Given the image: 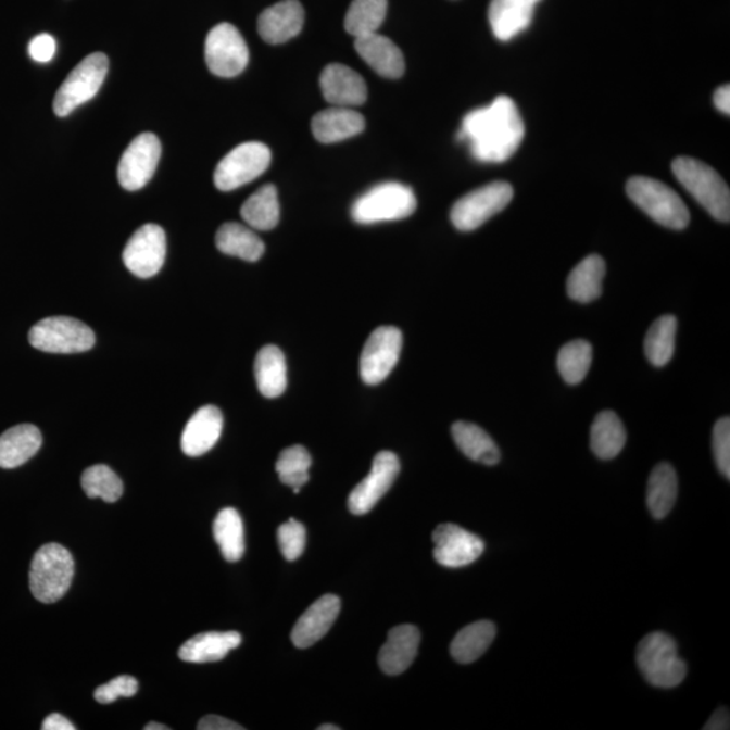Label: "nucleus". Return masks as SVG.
<instances>
[{
	"label": "nucleus",
	"mask_w": 730,
	"mask_h": 730,
	"mask_svg": "<svg viewBox=\"0 0 730 730\" xmlns=\"http://www.w3.org/2000/svg\"><path fill=\"white\" fill-rule=\"evenodd\" d=\"M524 136L521 114L513 99L506 96L468 113L458 133V138L468 142L473 156L482 163L506 162L518 151Z\"/></svg>",
	"instance_id": "nucleus-1"
},
{
	"label": "nucleus",
	"mask_w": 730,
	"mask_h": 730,
	"mask_svg": "<svg viewBox=\"0 0 730 730\" xmlns=\"http://www.w3.org/2000/svg\"><path fill=\"white\" fill-rule=\"evenodd\" d=\"M672 173L712 217L729 223V187L715 168L693 158H678L674 160Z\"/></svg>",
	"instance_id": "nucleus-2"
},
{
	"label": "nucleus",
	"mask_w": 730,
	"mask_h": 730,
	"mask_svg": "<svg viewBox=\"0 0 730 730\" xmlns=\"http://www.w3.org/2000/svg\"><path fill=\"white\" fill-rule=\"evenodd\" d=\"M74 574V557L66 548L56 543L41 546L30 566L33 596L41 604H54L70 590Z\"/></svg>",
	"instance_id": "nucleus-3"
},
{
	"label": "nucleus",
	"mask_w": 730,
	"mask_h": 730,
	"mask_svg": "<svg viewBox=\"0 0 730 730\" xmlns=\"http://www.w3.org/2000/svg\"><path fill=\"white\" fill-rule=\"evenodd\" d=\"M417 198L411 187L402 182L387 181L370 188L353 203V221L373 225L411 217L416 212Z\"/></svg>",
	"instance_id": "nucleus-4"
},
{
	"label": "nucleus",
	"mask_w": 730,
	"mask_h": 730,
	"mask_svg": "<svg viewBox=\"0 0 730 730\" xmlns=\"http://www.w3.org/2000/svg\"><path fill=\"white\" fill-rule=\"evenodd\" d=\"M627 193L635 206L668 229L682 230L690 223L688 206L665 182L634 176L628 181Z\"/></svg>",
	"instance_id": "nucleus-5"
},
{
	"label": "nucleus",
	"mask_w": 730,
	"mask_h": 730,
	"mask_svg": "<svg viewBox=\"0 0 730 730\" xmlns=\"http://www.w3.org/2000/svg\"><path fill=\"white\" fill-rule=\"evenodd\" d=\"M638 666L646 682L660 689L677 688L688 674L677 643L662 632L651 633L640 641Z\"/></svg>",
	"instance_id": "nucleus-6"
},
{
	"label": "nucleus",
	"mask_w": 730,
	"mask_h": 730,
	"mask_svg": "<svg viewBox=\"0 0 730 730\" xmlns=\"http://www.w3.org/2000/svg\"><path fill=\"white\" fill-rule=\"evenodd\" d=\"M108 71L109 59L104 53H92L81 60L60 86L53 101L54 114L66 117L81 104L91 101L101 90Z\"/></svg>",
	"instance_id": "nucleus-7"
},
{
	"label": "nucleus",
	"mask_w": 730,
	"mask_h": 730,
	"mask_svg": "<svg viewBox=\"0 0 730 730\" xmlns=\"http://www.w3.org/2000/svg\"><path fill=\"white\" fill-rule=\"evenodd\" d=\"M514 190L506 181H492L458 199L451 210V221L457 230L480 228L495 214L508 206Z\"/></svg>",
	"instance_id": "nucleus-8"
},
{
	"label": "nucleus",
	"mask_w": 730,
	"mask_h": 730,
	"mask_svg": "<svg viewBox=\"0 0 730 730\" xmlns=\"http://www.w3.org/2000/svg\"><path fill=\"white\" fill-rule=\"evenodd\" d=\"M33 348L48 353H79L90 351L96 335L81 320L70 317L41 319L29 331Z\"/></svg>",
	"instance_id": "nucleus-9"
},
{
	"label": "nucleus",
	"mask_w": 730,
	"mask_h": 730,
	"mask_svg": "<svg viewBox=\"0 0 730 730\" xmlns=\"http://www.w3.org/2000/svg\"><path fill=\"white\" fill-rule=\"evenodd\" d=\"M270 164V151L265 143L246 142L221 160L214 173L219 191H234L257 179Z\"/></svg>",
	"instance_id": "nucleus-10"
},
{
	"label": "nucleus",
	"mask_w": 730,
	"mask_h": 730,
	"mask_svg": "<svg viewBox=\"0 0 730 730\" xmlns=\"http://www.w3.org/2000/svg\"><path fill=\"white\" fill-rule=\"evenodd\" d=\"M204 58L210 72L219 77H235L247 68L249 51L239 29L219 24L210 30L204 43Z\"/></svg>",
	"instance_id": "nucleus-11"
},
{
	"label": "nucleus",
	"mask_w": 730,
	"mask_h": 730,
	"mask_svg": "<svg viewBox=\"0 0 730 730\" xmlns=\"http://www.w3.org/2000/svg\"><path fill=\"white\" fill-rule=\"evenodd\" d=\"M167 256V237L162 226L147 224L130 237L124 249V263L137 278L149 279L160 273Z\"/></svg>",
	"instance_id": "nucleus-12"
},
{
	"label": "nucleus",
	"mask_w": 730,
	"mask_h": 730,
	"mask_svg": "<svg viewBox=\"0 0 730 730\" xmlns=\"http://www.w3.org/2000/svg\"><path fill=\"white\" fill-rule=\"evenodd\" d=\"M403 337L394 326H381L373 331L363 348L361 376L364 383H381L394 369L402 351Z\"/></svg>",
	"instance_id": "nucleus-13"
},
{
	"label": "nucleus",
	"mask_w": 730,
	"mask_h": 730,
	"mask_svg": "<svg viewBox=\"0 0 730 730\" xmlns=\"http://www.w3.org/2000/svg\"><path fill=\"white\" fill-rule=\"evenodd\" d=\"M162 143L153 133H142L127 147L118 165L119 185L127 191L146 187L156 173Z\"/></svg>",
	"instance_id": "nucleus-14"
},
{
	"label": "nucleus",
	"mask_w": 730,
	"mask_h": 730,
	"mask_svg": "<svg viewBox=\"0 0 730 730\" xmlns=\"http://www.w3.org/2000/svg\"><path fill=\"white\" fill-rule=\"evenodd\" d=\"M401 471L400 458L390 451H381L375 456L373 468L348 498V507L355 516H364L376 506L391 489Z\"/></svg>",
	"instance_id": "nucleus-15"
},
{
	"label": "nucleus",
	"mask_w": 730,
	"mask_h": 730,
	"mask_svg": "<svg viewBox=\"0 0 730 730\" xmlns=\"http://www.w3.org/2000/svg\"><path fill=\"white\" fill-rule=\"evenodd\" d=\"M431 538L436 562L446 568L469 566L484 552L482 539L455 524L439 525Z\"/></svg>",
	"instance_id": "nucleus-16"
},
{
	"label": "nucleus",
	"mask_w": 730,
	"mask_h": 730,
	"mask_svg": "<svg viewBox=\"0 0 730 730\" xmlns=\"http://www.w3.org/2000/svg\"><path fill=\"white\" fill-rule=\"evenodd\" d=\"M320 91L329 103L339 108H355L367 101V85L356 71L342 64L326 66L319 77Z\"/></svg>",
	"instance_id": "nucleus-17"
},
{
	"label": "nucleus",
	"mask_w": 730,
	"mask_h": 730,
	"mask_svg": "<svg viewBox=\"0 0 730 730\" xmlns=\"http://www.w3.org/2000/svg\"><path fill=\"white\" fill-rule=\"evenodd\" d=\"M304 10L300 0H281L259 16L260 37L270 46L290 41L302 32Z\"/></svg>",
	"instance_id": "nucleus-18"
},
{
	"label": "nucleus",
	"mask_w": 730,
	"mask_h": 730,
	"mask_svg": "<svg viewBox=\"0 0 730 730\" xmlns=\"http://www.w3.org/2000/svg\"><path fill=\"white\" fill-rule=\"evenodd\" d=\"M341 611V601L339 596L326 594L315 601L306 612L302 614L294 629H292L291 640L297 649H309V646L318 643L339 617Z\"/></svg>",
	"instance_id": "nucleus-19"
},
{
	"label": "nucleus",
	"mask_w": 730,
	"mask_h": 730,
	"mask_svg": "<svg viewBox=\"0 0 730 730\" xmlns=\"http://www.w3.org/2000/svg\"><path fill=\"white\" fill-rule=\"evenodd\" d=\"M421 633L414 625H398L387 635V641L379 652V666L387 675L405 672L416 660Z\"/></svg>",
	"instance_id": "nucleus-20"
},
{
	"label": "nucleus",
	"mask_w": 730,
	"mask_h": 730,
	"mask_svg": "<svg viewBox=\"0 0 730 730\" xmlns=\"http://www.w3.org/2000/svg\"><path fill=\"white\" fill-rule=\"evenodd\" d=\"M223 428L224 417L218 407L209 405L199 408L182 430V452L191 457L204 455L217 444Z\"/></svg>",
	"instance_id": "nucleus-21"
},
{
	"label": "nucleus",
	"mask_w": 730,
	"mask_h": 730,
	"mask_svg": "<svg viewBox=\"0 0 730 730\" xmlns=\"http://www.w3.org/2000/svg\"><path fill=\"white\" fill-rule=\"evenodd\" d=\"M541 0H491L489 21L501 41H511L532 24L536 5Z\"/></svg>",
	"instance_id": "nucleus-22"
},
{
	"label": "nucleus",
	"mask_w": 730,
	"mask_h": 730,
	"mask_svg": "<svg viewBox=\"0 0 730 730\" xmlns=\"http://www.w3.org/2000/svg\"><path fill=\"white\" fill-rule=\"evenodd\" d=\"M355 49L358 56L376 74L387 77V79H400L405 74V58H403L401 49L390 38L380 36L378 33L357 37Z\"/></svg>",
	"instance_id": "nucleus-23"
},
{
	"label": "nucleus",
	"mask_w": 730,
	"mask_h": 730,
	"mask_svg": "<svg viewBox=\"0 0 730 730\" xmlns=\"http://www.w3.org/2000/svg\"><path fill=\"white\" fill-rule=\"evenodd\" d=\"M365 119L351 108L333 106L314 115L312 130L317 141L335 143L361 135Z\"/></svg>",
	"instance_id": "nucleus-24"
},
{
	"label": "nucleus",
	"mask_w": 730,
	"mask_h": 730,
	"mask_svg": "<svg viewBox=\"0 0 730 730\" xmlns=\"http://www.w3.org/2000/svg\"><path fill=\"white\" fill-rule=\"evenodd\" d=\"M42 445V435L35 425L22 424L0 436V468L22 466L36 455Z\"/></svg>",
	"instance_id": "nucleus-25"
},
{
	"label": "nucleus",
	"mask_w": 730,
	"mask_h": 730,
	"mask_svg": "<svg viewBox=\"0 0 730 730\" xmlns=\"http://www.w3.org/2000/svg\"><path fill=\"white\" fill-rule=\"evenodd\" d=\"M241 634L237 632H207L193 635L180 646L178 655L187 663H212L223 660L231 650L240 646Z\"/></svg>",
	"instance_id": "nucleus-26"
},
{
	"label": "nucleus",
	"mask_w": 730,
	"mask_h": 730,
	"mask_svg": "<svg viewBox=\"0 0 730 730\" xmlns=\"http://www.w3.org/2000/svg\"><path fill=\"white\" fill-rule=\"evenodd\" d=\"M605 275V260L600 254H590L569 274L567 279L568 297L580 303L599 300L602 294Z\"/></svg>",
	"instance_id": "nucleus-27"
},
{
	"label": "nucleus",
	"mask_w": 730,
	"mask_h": 730,
	"mask_svg": "<svg viewBox=\"0 0 730 730\" xmlns=\"http://www.w3.org/2000/svg\"><path fill=\"white\" fill-rule=\"evenodd\" d=\"M254 378L265 398H278L287 389V363L280 348H262L254 361Z\"/></svg>",
	"instance_id": "nucleus-28"
},
{
	"label": "nucleus",
	"mask_w": 730,
	"mask_h": 730,
	"mask_svg": "<svg viewBox=\"0 0 730 730\" xmlns=\"http://www.w3.org/2000/svg\"><path fill=\"white\" fill-rule=\"evenodd\" d=\"M452 437L458 450L471 461L484 464V466H495L500 462V450L494 440L480 426L457 421L452 426Z\"/></svg>",
	"instance_id": "nucleus-29"
},
{
	"label": "nucleus",
	"mask_w": 730,
	"mask_h": 730,
	"mask_svg": "<svg viewBox=\"0 0 730 730\" xmlns=\"http://www.w3.org/2000/svg\"><path fill=\"white\" fill-rule=\"evenodd\" d=\"M625 444H627V430L621 419L612 411L600 413L591 426V450L602 461H612L621 453Z\"/></svg>",
	"instance_id": "nucleus-30"
},
{
	"label": "nucleus",
	"mask_w": 730,
	"mask_h": 730,
	"mask_svg": "<svg viewBox=\"0 0 730 730\" xmlns=\"http://www.w3.org/2000/svg\"><path fill=\"white\" fill-rule=\"evenodd\" d=\"M678 498V477L671 464L660 463L651 473L646 505L652 516L663 519L672 511Z\"/></svg>",
	"instance_id": "nucleus-31"
},
{
	"label": "nucleus",
	"mask_w": 730,
	"mask_h": 730,
	"mask_svg": "<svg viewBox=\"0 0 730 730\" xmlns=\"http://www.w3.org/2000/svg\"><path fill=\"white\" fill-rule=\"evenodd\" d=\"M215 243L221 252L246 262H257L265 251L262 239L247 226L237 223L221 226L215 236Z\"/></svg>",
	"instance_id": "nucleus-32"
},
{
	"label": "nucleus",
	"mask_w": 730,
	"mask_h": 730,
	"mask_svg": "<svg viewBox=\"0 0 730 730\" xmlns=\"http://www.w3.org/2000/svg\"><path fill=\"white\" fill-rule=\"evenodd\" d=\"M496 634L495 625L491 621H478L464 627L451 644L453 659L462 665L477 662L484 654Z\"/></svg>",
	"instance_id": "nucleus-33"
},
{
	"label": "nucleus",
	"mask_w": 730,
	"mask_h": 730,
	"mask_svg": "<svg viewBox=\"0 0 730 730\" xmlns=\"http://www.w3.org/2000/svg\"><path fill=\"white\" fill-rule=\"evenodd\" d=\"M241 217L251 228L270 230L279 224L280 206L278 191L273 185L259 188L253 196L242 204Z\"/></svg>",
	"instance_id": "nucleus-34"
},
{
	"label": "nucleus",
	"mask_w": 730,
	"mask_h": 730,
	"mask_svg": "<svg viewBox=\"0 0 730 730\" xmlns=\"http://www.w3.org/2000/svg\"><path fill=\"white\" fill-rule=\"evenodd\" d=\"M213 534L225 561L239 562L246 552V534L240 513L234 507L223 508L215 517Z\"/></svg>",
	"instance_id": "nucleus-35"
},
{
	"label": "nucleus",
	"mask_w": 730,
	"mask_h": 730,
	"mask_svg": "<svg viewBox=\"0 0 730 730\" xmlns=\"http://www.w3.org/2000/svg\"><path fill=\"white\" fill-rule=\"evenodd\" d=\"M678 319L674 315H663L652 324L645 336V356L655 367H665L674 356L675 337H677Z\"/></svg>",
	"instance_id": "nucleus-36"
},
{
	"label": "nucleus",
	"mask_w": 730,
	"mask_h": 730,
	"mask_svg": "<svg viewBox=\"0 0 730 730\" xmlns=\"http://www.w3.org/2000/svg\"><path fill=\"white\" fill-rule=\"evenodd\" d=\"M389 0H353L345 16V30L357 38L378 33L387 15Z\"/></svg>",
	"instance_id": "nucleus-37"
},
{
	"label": "nucleus",
	"mask_w": 730,
	"mask_h": 730,
	"mask_svg": "<svg viewBox=\"0 0 730 730\" xmlns=\"http://www.w3.org/2000/svg\"><path fill=\"white\" fill-rule=\"evenodd\" d=\"M593 363V347L584 340H575L562 347L557 368L568 385H579L588 376Z\"/></svg>",
	"instance_id": "nucleus-38"
},
{
	"label": "nucleus",
	"mask_w": 730,
	"mask_h": 730,
	"mask_svg": "<svg viewBox=\"0 0 730 730\" xmlns=\"http://www.w3.org/2000/svg\"><path fill=\"white\" fill-rule=\"evenodd\" d=\"M81 487L88 498H101L104 502H117L124 494V483L112 468L97 464L81 475Z\"/></svg>",
	"instance_id": "nucleus-39"
},
{
	"label": "nucleus",
	"mask_w": 730,
	"mask_h": 730,
	"mask_svg": "<svg viewBox=\"0 0 730 730\" xmlns=\"http://www.w3.org/2000/svg\"><path fill=\"white\" fill-rule=\"evenodd\" d=\"M310 467H312V456L302 445L286 448L276 462V473L281 483L292 489H302L309 482Z\"/></svg>",
	"instance_id": "nucleus-40"
},
{
	"label": "nucleus",
	"mask_w": 730,
	"mask_h": 730,
	"mask_svg": "<svg viewBox=\"0 0 730 730\" xmlns=\"http://www.w3.org/2000/svg\"><path fill=\"white\" fill-rule=\"evenodd\" d=\"M278 543L286 561L295 562L306 546V529L297 519L290 518L278 529Z\"/></svg>",
	"instance_id": "nucleus-41"
},
{
	"label": "nucleus",
	"mask_w": 730,
	"mask_h": 730,
	"mask_svg": "<svg viewBox=\"0 0 730 730\" xmlns=\"http://www.w3.org/2000/svg\"><path fill=\"white\" fill-rule=\"evenodd\" d=\"M713 452L718 469L728 480L730 479V419H718L713 429Z\"/></svg>",
	"instance_id": "nucleus-42"
},
{
	"label": "nucleus",
	"mask_w": 730,
	"mask_h": 730,
	"mask_svg": "<svg viewBox=\"0 0 730 730\" xmlns=\"http://www.w3.org/2000/svg\"><path fill=\"white\" fill-rule=\"evenodd\" d=\"M137 679L129 677V675H121V677L110 680L108 684L98 688L96 693H93V696H96L99 704L108 705L113 704V702L121 698V696L130 698V696L137 694Z\"/></svg>",
	"instance_id": "nucleus-43"
},
{
	"label": "nucleus",
	"mask_w": 730,
	"mask_h": 730,
	"mask_svg": "<svg viewBox=\"0 0 730 730\" xmlns=\"http://www.w3.org/2000/svg\"><path fill=\"white\" fill-rule=\"evenodd\" d=\"M56 48L54 38L51 35L43 33V35L33 38L29 43V54L33 60L37 61V63H48V61H51L54 58V54H56Z\"/></svg>",
	"instance_id": "nucleus-44"
},
{
	"label": "nucleus",
	"mask_w": 730,
	"mask_h": 730,
	"mask_svg": "<svg viewBox=\"0 0 730 730\" xmlns=\"http://www.w3.org/2000/svg\"><path fill=\"white\" fill-rule=\"evenodd\" d=\"M199 730H242L243 728L228 718L210 715L198 722Z\"/></svg>",
	"instance_id": "nucleus-45"
},
{
	"label": "nucleus",
	"mask_w": 730,
	"mask_h": 730,
	"mask_svg": "<svg viewBox=\"0 0 730 730\" xmlns=\"http://www.w3.org/2000/svg\"><path fill=\"white\" fill-rule=\"evenodd\" d=\"M42 730H75L74 723L70 720H66L64 716L59 715V713H53V715L48 716L46 721H43Z\"/></svg>",
	"instance_id": "nucleus-46"
},
{
	"label": "nucleus",
	"mask_w": 730,
	"mask_h": 730,
	"mask_svg": "<svg viewBox=\"0 0 730 730\" xmlns=\"http://www.w3.org/2000/svg\"><path fill=\"white\" fill-rule=\"evenodd\" d=\"M705 730H726L729 729V712L726 707H720L713 713L710 720L704 727Z\"/></svg>",
	"instance_id": "nucleus-47"
},
{
	"label": "nucleus",
	"mask_w": 730,
	"mask_h": 730,
	"mask_svg": "<svg viewBox=\"0 0 730 730\" xmlns=\"http://www.w3.org/2000/svg\"><path fill=\"white\" fill-rule=\"evenodd\" d=\"M713 101H715L716 108L720 110L722 114H730V87L729 85L722 86L718 88V90L715 92V98H713Z\"/></svg>",
	"instance_id": "nucleus-48"
},
{
	"label": "nucleus",
	"mask_w": 730,
	"mask_h": 730,
	"mask_svg": "<svg viewBox=\"0 0 730 730\" xmlns=\"http://www.w3.org/2000/svg\"><path fill=\"white\" fill-rule=\"evenodd\" d=\"M146 730H169L167 726H163V723H158V722H149L147 723L146 727H143Z\"/></svg>",
	"instance_id": "nucleus-49"
},
{
	"label": "nucleus",
	"mask_w": 730,
	"mask_h": 730,
	"mask_svg": "<svg viewBox=\"0 0 730 730\" xmlns=\"http://www.w3.org/2000/svg\"><path fill=\"white\" fill-rule=\"evenodd\" d=\"M339 727L331 726V723H326V726H320L318 730H339Z\"/></svg>",
	"instance_id": "nucleus-50"
}]
</instances>
